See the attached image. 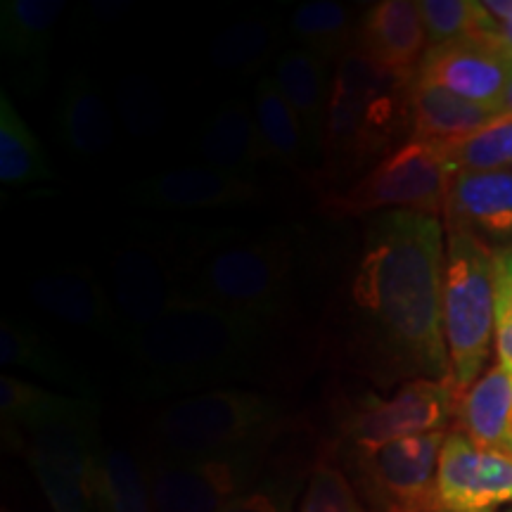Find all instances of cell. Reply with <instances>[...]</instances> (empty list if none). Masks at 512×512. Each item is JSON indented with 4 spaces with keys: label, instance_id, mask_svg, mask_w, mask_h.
Returning <instances> with one entry per match:
<instances>
[{
    "label": "cell",
    "instance_id": "83f0119b",
    "mask_svg": "<svg viewBox=\"0 0 512 512\" xmlns=\"http://www.w3.org/2000/svg\"><path fill=\"white\" fill-rule=\"evenodd\" d=\"M0 363L22 368L53 382H76V370L46 337L29 323L3 318L0 325Z\"/></svg>",
    "mask_w": 512,
    "mask_h": 512
},
{
    "label": "cell",
    "instance_id": "3957f363",
    "mask_svg": "<svg viewBox=\"0 0 512 512\" xmlns=\"http://www.w3.org/2000/svg\"><path fill=\"white\" fill-rule=\"evenodd\" d=\"M271 330L261 320L219 306L181 302L128 337L124 349L140 392L176 394L247 375Z\"/></svg>",
    "mask_w": 512,
    "mask_h": 512
},
{
    "label": "cell",
    "instance_id": "b9f144b4",
    "mask_svg": "<svg viewBox=\"0 0 512 512\" xmlns=\"http://www.w3.org/2000/svg\"><path fill=\"white\" fill-rule=\"evenodd\" d=\"M3 512H10V510H3Z\"/></svg>",
    "mask_w": 512,
    "mask_h": 512
},
{
    "label": "cell",
    "instance_id": "4dcf8cb0",
    "mask_svg": "<svg viewBox=\"0 0 512 512\" xmlns=\"http://www.w3.org/2000/svg\"><path fill=\"white\" fill-rule=\"evenodd\" d=\"M418 8L430 48L498 31V22L482 0H420Z\"/></svg>",
    "mask_w": 512,
    "mask_h": 512
},
{
    "label": "cell",
    "instance_id": "9a60e30c",
    "mask_svg": "<svg viewBox=\"0 0 512 512\" xmlns=\"http://www.w3.org/2000/svg\"><path fill=\"white\" fill-rule=\"evenodd\" d=\"M29 297L50 318L79 330H93L121 342V328L112 294L91 268L67 266L48 271L31 283Z\"/></svg>",
    "mask_w": 512,
    "mask_h": 512
},
{
    "label": "cell",
    "instance_id": "d6986e66",
    "mask_svg": "<svg viewBox=\"0 0 512 512\" xmlns=\"http://www.w3.org/2000/svg\"><path fill=\"white\" fill-rule=\"evenodd\" d=\"M271 79L302 124L311 147H323L325 119L332 93L330 64L309 50L292 48L275 60Z\"/></svg>",
    "mask_w": 512,
    "mask_h": 512
},
{
    "label": "cell",
    "instance_id": "277c9868",
    "mask_svg": "<svg viewBox=\"0 0 512 512\" xmlns=\"http://www.w3.org/2000/svg\"><path fill=\"white\" fill-rule=\"evenodd\" d=\"M413 83L415 76L384 72L356 48L335 64L320 147L330 176L380 164L396 140L411 138Z\"/></svg>",
    "mask_w": 512,
    "mask_h": 512
},
{
    "label": "cell",
    "instance_id": "f35d334b",
    "mask_svg": "<svg viewBox=\"0 0 512 512\" xmlns=\"http://www.w3.org/2000/svg\"><path fill=\"white\" fill-rule=\"evenodd\" d=\"M503 112L512 114V74H510V81H508V88H505V100H503Z\"/></svg>",
    "mask_w": 512,
    "mask_h": 512
},
{
    "label": "cell",
    "instance_id": "2e32d148",
    "mask_svg": "<svg viewBox=\"0 0 512 512\" xmlns=\"http://www.w3.org/2000/svg\"><path fill=\"white\" fill-rule=\"evenodd\" d=\"M427 48L425 22L413 0H380L358 19L356 50L384 72L415 76Z\"/></svg>",
    "mask_w": 512,
    "mask_h": 512
},
{
    "label": "cell",
    "instance_id": "8992f818",
    "mask_svg": "<svg viewBox=\"0 0 512 512\" xmlns=\"http://www.w3.org/2000/svg\"><path fill=\"white\" fill-rule=\"evenodd\" d=\"M446 228L441 320L451 382L463 396L484 375L496 328L494 252L460 226Z\"/></svg>",
    "mask_w": 512,
    "mask_h": 512
},
{
    "label": "cell",
    "instance_id": "5bb4252c",
    "mask_svg": "<svg viewBox=\"0 0 512 512\" xmlns=\"http://www.w3.org/2000/svg\"><path fill=\"white\" fill-rule=\"evenodd\" d=\"M259 197L249 176H235L211 166H183L140 181L133 202L159 211H200L242 207Z\"/></svg>",
    "mask_w": 512,
    "mask_h": 512
},
{
    "label": "cell",
    "instance_id": "60d3db41",
    "mask_svg": "<svg viewBox=\"0 0 512 512\" xmlns=\"http://www.w3.org/2000/svg\"><path fill=\"white\" fill-rule=\"evenodd\" d=\"M503 512H512V508H508V510H503Z\"/></svg>",
    "mask_w": 512,
    "mask_h": 512
},
{
    "label": "cell",
    "instance_id": "8fae6325",
    "mask_svg": "<svg viewBox=\"0 0 512 512\" xmlns=\"http://www.w3.org/2000/svg\"><path fill=\"white\" fill-rule=\"evenodd\" d=\"M512 508V458L448 432L437 472V512H503Z\"/></svg>",
    "mask_w": 512,
    "mask_h": 512
},
{
    "label": "cell",
    "instance_id": "74e56055",
    "mask_svg": "<svg viewBox=\"0 0 512 512\" xmlns=\"http://www.w3.org/2000/svg\"><path fill=\"white\" fill-rule=\"evenodd\" d=\"M494 256H496L498 264H501L503 271L508 273L510 285H512V252H494Z\"/></svg>",
    "mask_w": 512,
    "mask_h": 512
},
{
    "label": "cell",
    "instance_id": "d6a6232c",
    "mask_svg": "<svg viewBox=\"0 0 512 512\" xmlns=\"http://www.w3.org/2000/svg\"><path fill=\"white\" fill-rule=\"evenodd\" d=\"M297 512H370L351 484L347 472L332 463H320L311 472Z\"/></svg>",
    "mask_w": 512,
    "mask_h": 512
},
{
    "label": "cell",
    "instance_id": "d4e9b609",
    "mask_svg": "<svg viewBox=\"0 0 512 512\" xmlns=\"http://www.w3.org/2000/svg\"><path fill=\"white\" fill-rule=\"evenodd\" d=\"M252 110L266 162L285 164L302 174L306 152H309L311 145L306 140L297 114L292 112V107L280 95L271 76H261L256 81Z\"/></svg>",
    "mask_w": 512,
    "mask_h": 512
},
{
    "label": "cell",
    "instance_id": "7a4b0ae2",
    "mask_svg": "<svg viewBox=\"0 0 512 512\" xmlns=\"http://www.w3.org/2000/svg\"><path fill=\"white\" fill-rule=\"evenodd\" d=\"M181 302L209 304L273 325L287 318L304 273L297 230H197L166 240Z\"/></svg>",
    "mask_w": 512,
    "mask_h": 512
},
{
    "label": "cell",
    "instance_id": "f546056e",
    "mask_svg": "<svg viewBox=\"0 0 512 512\" xmlns=\"http://www.w3.org/2000/svg\"><path fill=\"white\" fill-rule=\"evenodd\" d=\"M275 29L261 19H242L223 29L211 43V62L228 74L252 76L273 60Z\"/></svg>",
    "mask_w": 512,
    "mask_h": 512
},
{
    "label": "cell",
    "instance_id": "9c48e42d",
    "mask_svg": "<svg viewBox=\"0 0 512 512\" xmlns=\"http://www.w3.org/2000/svg\"><path fill=\"white\" fill-rule=\"evenodd\" d=\"M460 392L451 380H413L389 396L363 394L342 413L344 448H377L430 432H448L456 422Z\"/></svg>",
    "mask_w": 512,
    "mask_h": 512
},
{
    "label": "cell",
    "instance_id": "8d00e7d4",
    "mask_svg": "<svg viewBox=\"0 0 512 512\" xmlns=\"http://www.w3.org/2000/svg\"><path fill=\"white\" fill-rule=\"evenodd\" d=\"M489 15L498 22L496 41L512 50V0H482Z\"/></svg>",
    "mask_w": 512,
    "mask_h": 512
},
{
    "label": "cell",
    "instance_id": "cb8c5ba5",
    "mask_svg": "<svg viewBox=\"0 0 512 512\" xmlns=\"http://www.w3.org/2000/svg\"><path fill=\"white\" fill-rule=\"evenodd\" d=\"M98 512H155L147 465L126 448L102 446L93 472Z\"/></svg>",
    "mask_w": 512,
    "mask_h": 512
},
{
    "label": "cell",
    "instance_id": "e575fe53",
    "mask_svg": "<svg viewBox=\"0 0 512 512\" xmlns=\"http://www.w3.org/2000/svg\"><path fill=\"white\" fill-rule=\"evenodd\" d=\"M297 482L285 477L261 479L252 491L235 498L221 512H292Z\"/></svg>",
    "mask_w": 512,
    "mask_h": 512
},
{
    "label": "cell",
    "instance_id": "ac0fdd59",
    "mask_svg": "<svg viewBox=\"0 0 512 512\" xmlns=\"http://www.w3.org/2000/svg\"><path fill=\"white\" fill-rule=\"evenodd\" d=\"M444 219L475 235L491 252H512V171L456 176Z\"/></svg>",
    "mask_w": 512,
    "mask_h": 512
},
{
    "label": "cell",
    "instance_id": "6da1fadb",
    "mask_svg": "<svg viewBox=\"0 0 512 512\" xmlns=\"http://www.w3.org/2000/svg\"><path fill=\"white\" fill-rule=\"evenodd\" d=\"M446 228L439 216H370L335 302V347L351 373L382 389L451 380L441 287Z\"/></svg>",
    "mask_w": 512,
    "mask_h": 512
},
{
    "label": "cell",
    "instance_id": "52a82bcc",
    "mask_svg": "<svg viewBox=\"0 0 512 512\" xmlns=\"http://www.w3.org/2000/svg\"><path fill=\"white\" fill-rule=\"evenodd\" d=\"M456 181L444 143L408 138L351 188L325 195L332 216H375L384 211H418L444 216L448 192Z\"/></svg>",
    "mask_w": 512,
    "mask_h": 512
},
{
    "label": "cell",
    "instance_id": "1f68e13d",
    "mask_svg": "<svg viewBox=\"0 0 512 512\" xmlns=\"http://www.w3.org/2000/svg\"><path fill=\"white\" fill-rule=\"evenodd\" d=\"M31 475L46 494L53 512H98L93 501V482L34 451H24Z\"/></svg>",
    "mask_w": 512,
    "mask_h": 512
},
{
    "label": "cell",
    "instance_id": "484cf974",
    "mask_svg": "<svg viewBox=\"0 0 512 512\" xmlns=\"http://www.w3.org/2000/svg\"><path fill=\"white\" fill-rule=\"evenodd\" d=\"M290 34L302 50L337 64L356 48L358 22L349 5L337 0H311L294 10Z\"/></svg>",
    "mask_w": 512,
    "mask_h": 512
},
{
    "label": "cell",
    "instance_id": "e0dca14e",
    "mask_svg": "<svg viewBox=\"0 0 512 512\" xmlns=\"http://www.w3.org/2000/svg\"><path fill=\"white\" fill-rule=\"evenodd\" d=\"M64 8L62 0L0 3V46L12 81L24 91H38L46 79L48 53Z\"/></svg>",
    "mask_w": 512,
    "mask_h": 512
},
{
    "label": "cell",
    "instance_id": "7c38bea8",
    "mask_svg": "<svg viewBox=\"0 0 512 512\" xmlns=\"http://www.w3.org/2000/svg\"><path fill=\"white\" fill-rule=\"evenodd\" d=\"M510 74L508 50L496 41V34H486L427 48L415 81L446 88L475 105L503 114Z\"/></svg>",
    "mask_w": 512,
    "mask_h": 512
},
{
    "label": "cell",
    "instance_id": "44dd1931",
    "mask_svg": "<svg viewBox=\"0 0 512 512\" xmlns=\"http://www.w3.org/2000/svg\"><path fill=\"white\" fill-rule=\"evenodd\" d=\"M197 150L204 166L235 176H249L256 164L266 162L254 110L245 100L223 102L204 126Z\"/></svg>",
    "mask_w": 512,
    "mask_h": 512
},
{
    "label": "cell",
    "instance_id": "30bf717a",
    "mask_svg": "<svg viewBox=\"0 0 512 512\" xmlns=\"http://www.w3.org/2000/svg\"><path fill=\"white\" fill-rule=\"evenodd\" d=\"M266 451L211 458L155 453L147 463L155 512H221L261 482Z\"/></svg>",
    "mask_w": 512,
    "mask_h": 512
},
{
    "label": "cell",
    "instance_id": "836d02e7",
    "mask_svg": "<svg viewBox=\"0 0 512 512\" xmlns=\"http://www.w3.org/2000/svg\"><path fill=\"white\" fill-rule=\"evenodd\" d=\"M117 98L121 119L133 136L150 138L164 126L162 102L145 79L121 83Z\"/></svg>",
    "mask_w": 512,
    "mask_h": 512
},
{
    "label": "cell",
    "instance_id": "d590c367",
    "mask_svg": "<svg viewBox=\"0 0 512 512\" xmlns=\"http://www.w3.org/2000/svg\"><path fill=\"white\" fill-rule=\"evenodd\" d=\"M494 290H496V328L494 342L498 354V366L512 375V285L508 273L494 256Z\"/></svg>",
    "mask_w": 512,
    "mask_h": 512
},
{
    "label": "cell",
    "instance_id": "603a6c76",
    "mask_svg": "<svg viewBox=\"0 0 512 512\" xmlns=\"http://www.w3.org/2000/svg\"><path fill=\"white\" fill-rule=\"evenodd\" d=\"M489 107L460 98L432 83H413L411 95V138L432 143H456L472 136L479 128L496 119Z\"/></svg>",
    "mask_w": 512,
    "mask_h": 512
},
{
    "label": "cell",
    "instance_id": "ba28073f",
    "mask_svg": "<svg viewBox=\"0 0 512 512\" xmlns=\"http://www.w3.org/2000/svg\"><path fill=\"white\" fill-rule=\"evenodd\" d=\"M448 432L377 448H347L349 479L370 512H437V472Z\"/></svg>",
    "mask_w": 512,
    "mask_h": 512
},
{
    "label": "cell",
    "instance_id": "ab89813d",
    "mask_svg": "<svg viewBox=\"0 0 512 512\" xmlns=\"http://www.w3.org/2000/svg\"><path fill=\"white\" fill-rule=\"evenodd\" d=\"M505 50H508V48H505ZM508 57H510V62H512V50H508Z\"/></svg>",
    "mask_w": 512,
    "mask_h": 512
},
{
    "label": "cell",
    "instance_id": "ffe728a7",
    "mask_svg": "<svg viewBox=\"0 0 512 512\" xmlns=\"http://www.w3.org/2000/svg\"><path fill=\"white\" fill-rule=\"evenodd\" d=\"M456 427L479 448L512 458V375L503 366H491L460 396Z\"/></svg>",
    "mask_w": 512,
    "mask_h": 512
},
{
    "label": "cell",
    "instance_id": "7402d4cb",
    "mask_svg": "<svg viewBox=\"0 0 512 512\" xmlns=\"http://www.w3.org/2000/svg\"><path fill=\"white\" fill-rule=\"evenodd\" d=\"M57 133L62 145L81 157H100L114 145L112 112L88 76L74 74L64 83L57 102Z\"/></svg>",
    "mask_w": 512,
    "mask_h": 512
},
{
    "label": "cell",
    "instance_id": "f1b7e54d",
    "mask_svg": "<svg viewBox=\"0 0 512 512\" xmlns=\"http://www.w3.org/2000/svg\"><path fill=\"white\" fill-rule=\"evenodd\" d=\"M453 174L512 171V114L503 112L472 136L444 143Z\"/></svg>",
    "mask_w": 512,
    "mask_h": 512
},
{
    "label": "cell",
    "instance_id": "4fadbf2b",
    "mask_svg": "<svg viewBox=\"0 0 512 512\" xmlns=\"http://www.w3.org/2000/svg\"><path fill=\"white\" fill-rule=\"evenodd\" d=\"M110 280L121 344L181 304L164 249L152 242L143 240L121 247L112 259Z\"/></svg>",
    "mask_w": 512,
    "mask_h": 512
},
{
    "label": "cell",
    "instance_id": "4316f807",
    "mask_svg": "<svg viewBox=\"0 0 512 512\" xmlns=\"http://www.w3.org/2000/svg\"><path fill=\"white\" fill-rule=\"evenodd\" d=\"M53 171L34 131L24 124L8 91H0V181L12 188L46 181Z\"/></svg>",
    "mask_w": 512,
    "mask_h": 512
},
{
    "label": "cell",
    "instance_id": "5b68a950",
    "mask_svg": "<svg viewBox=\"0 0 512 512\" xmlns=\"http://www.w3.org/2000/svg\"><path fill=\"white\" fill-rule=\"evenodd\" d=\"M283 430L271 396L245 389H207L169 403L152 420L157 453L181 458L264 451Z\"/></svg>",
    "mask_w": 512,
    "mask_h": 512
}]
</instances>
